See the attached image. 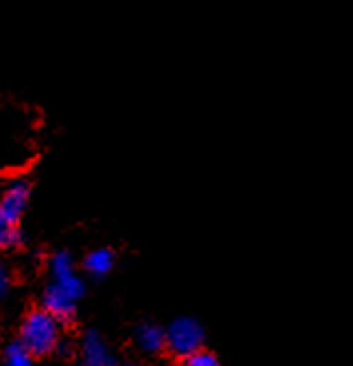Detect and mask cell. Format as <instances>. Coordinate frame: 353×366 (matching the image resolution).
Returning <instances> with one entry per match:
<instances>
[{
    "label": "cell",
    "mask_w": 353,
    "mask_h": 366,
    "mask_svg": "<svg viewBox=\"0 0 353 366\" xmlns=\"http://www.w3.org/2000/svg\"><path fill=\"white\" fill-rule=\"evenodd\" d=\"M204 345V328L192 317L176 318L166 328V348L174 357L188 358Z\"/></svg>",
    "instance_id": "obj_2"
},
{
    "label": "cell",
    "mask_w": 353,
    "mask_h": 366,
    "mask_svg": "<svg viewBox=\"0 0 353 366\" xmlns=\"http://www.w3.org/2000/svg\"><path fill=\"white\" fill-rule=\"evenodd\" d=\"M76 302H78V298L72 297L68 290H64L56 282H52L42 295V308L48 310L52 317L58 318L60 322H66L74 317Z\"/></svg>",
    "instance_id": "obj_5"
},
{
    "label": "cell",
    "mask_w": 353,
    "mask_h": 366,
    "mask_svg": "<svg viewBox=\"0 0 353 366\" xmlns=\"http://www.w3.org/2000/svg\"><path fill=\"white\" fill-rule=\"evenodd\" d=\"M50 274H52V282H56L64 290H68L74 298H82L84 280L78 277V272L74 268V260L68 252H56L50 258Z\"/></svg>",
    "instance_id": "obj_3"
},
{
    "label": "cell",
    "mask_w": 353,
    "mask_h": 366,
    "mask_svg": "<svg viewBox=\"0 0 353 366\" xmlns=\"http://www.w3.org/2000/svg\"><path fill=\"white\" fill-rule=\"evenodd\" d=\"M114 267V252L108 248H96L84 258V268L92 277H106Z\"/></svg>",
    "instance_id": "obj_8"
},
{
    "label": "cell",
    "mask_w": 353,
    "mask_h": 366,
    "mask_svg": "<svg viewBox=\"0 0 353 366\" xmlns=\"http://www.w3.org/2000/svg\"><path fill=\"white\" fill-rule=\"evenodd\" d=\"M12 287V277H10L9 267L4 262H0V300L6 297Z\"/></svg>",
    "instance_id": "obj_12"
},
{
    "label": "cell",
    "mask_w": 353,
    "mask_h": 366,
    "mask_svg": "<svg viewBox=\"0 0 353 366\" xmlns=\"http://www.w3.org/2000/svg\"><path fill=\"white\" fill-rule=\"evenodd\" d=\"M29 182H24V180H14L12 184L6 187V190H4L2 197H0V212L19 222L20 218H22V214H24L26 207H29Z\"/></svg>",
    "instance_id": "obj_6"
},
{
    "label": "cell",
    "mask_w": 353,
    "mask_h": 366,
    "mask_svg": "<svg viewBox=\"0 0 353 366\" xmlns=\"http://www.w3.org/2000/svg\"><path fill=\"white\" fill-rule=\"evenodd\" d=\"M124 366H136V365H124Z\"/></svg>",
    "instance_id": "obj_13"
},
{
    "label": "cell",
    "mask_w": 353,
    "mask_h": 366,
    "mask_svg": "<svg viewBox=\"0 0 353 366\" xmlns=\"http://www.w3.org/2000/svg\"><path fill=\"white\" fill-rule=\"evenodd\" d=\"M20 242H22V232H20L19 222L0 212V248L2 250L16 248Z\"/></svg>",
    "instance_id": "obj_10"
},
{
    "label": "cell",
    "mask_w": 353,
    "mask_h": 366,
    "mask_svg": "<svg viewBox=\"0 0 353 366\" xmlns=\"http://www.w3.org/2000/svg\"><path fill=\"white\" fill-rule=\"evenodd\" d=\"M80 366H116V358L96 330L86 332L80 347Z\"/></svg>",
    "instance_id": "obj_4"
},
{
    "label": "cell",
    "mask_w": 353,
    "mask_h": 366,
    "mask_svg": "<svg viewBox=\"0 0 353 366\" xmlns=\"http://www.w3.org/2000/svg\"><path fill=\"white\" fill-rule=\"evenodd\" d=\"M136 345L146 355H158L166 348V330L154 322H146L136 330Z\"/></svg>",
    "instance_id": "obj_7"
},
{
    "label": "cell",
    "mask_w": 353,
    "mask_h": 366,
    "mask_svg": "<svg viewBox=\"0 0 353 366\" xmlns=\"http://www.w3.org/2000/svg\"><path fill=\"white\" fill-rule=\"evenodd\" d=\"M58 318L52 317L48 310L36 308L30 310L20 325V342L29 348L34 357H48L58 350L62 342Z\"/></svg>",
    "instance_id": "obj_1"
},
{
    "label": "cell",
    "mask_w": 353,
    "mask_h": 366,
    "mask_svg": "<svg viewBox=\"0 0 353 366\" xmlns=\"http://www.w3.org/2000/svg\"><path fill=\"white\" fill-rule=\"evenodd\" d=\"M186 360V366H222V362L218 360L216 355H212V352H208V350H196L194 355H190Z\"/></svg>",
    "instance_id": "obj_11"
},
{
    "label": "cell",
    "mask_w": 353,
    "mask_h": 366,
    "mask_svg": "<svg viewBox=\"0 0 353 366\" xmlns=\"http://www.w3.org/2000/svg\"><path fill=\"white\" fill-rule=\"evenodd\" d=\"M34 355L22 342H12L2 352V366H36Z\"/></svg>",
    "instance_id": "obj_9"
}]
</instances>
